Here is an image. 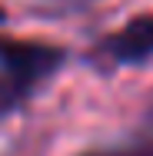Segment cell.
Returning <instances> with one entry per match:
<instances>
[{"mask_svg":"<svg viewBox=\"0 0 153 156\" xmlns=\"http://www.w3.org/2000/svg\"><path fill=\"white\" fill-rule=\"evenodd\" d=\"M63 60H67V53L60 47H53V43L0 37V73L10 76L27 96L37 93L63 66Z\"/></svg>","mask_w":153,"mask_h":156,"instance_id":"1","label":"cell"},{"mask_svg":"<svg viewBox=\"0 0 153 156\" xmlns=\"http://www.w3.org/2000/svg\"><path fill=\"white\" fill-rule=\"evenodd\" d=\"M147 123H150V126H153V110H150V116H147Z\"/></svg>","mask_w":153,"mask_h":156,"instance_id":"5","label":"cell"},{"mask_svg":"<svg viewBox=\"0 0 153 156\" xmlns=\"http://www.w3.org/2000/svg\"><path fill=\"white\" fill-rule=\"evenodd\" d=\"M80 156H153V140L143 143H130V146H107V150H90Z\"/></svg>","mask_w":153,"mask_h":156,"instance_id":"3","label":"cell"},{"mask_svg":"<svg viewBox=\"0 0 153 156\" xmlns=\"http://www.w3.org/2000/svg\"><path fill=\"white\" fill-rule=\"evenodd\" d=\"M3 20H7V10H3V7H0V23H3Z\"/></svg>","mask_w":153,"mask_h":156,"instance_id":"4","label":"cell"},{"mask_svg":"<svg viewBox=\"0 0 153 156\" xmlns=\"http://www.w3.org/2000/svg\"><path fill=\"white\" fill-rule=\"evenodd\" d=\"M90 60L103 70H120L153 60V13L126 20L117 33H107L90 50Z\"/></svg>","mask_w":153,"mask_h":156,"instance_id":"2","label":"cell"}]
</instances>
